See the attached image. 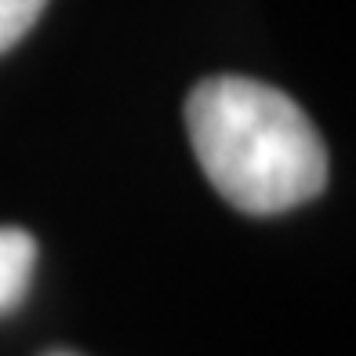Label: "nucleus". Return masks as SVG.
Listing matches in <instances>:
<instances>
[{
	"mask_svg": "<svg viewBox=\"0 0 356 356\" xmlns=\"http://www.w3.org/2000/svg\"><path fill=\"white\" fill-rule=\"evenodd\" d=\"M37 269V240L19 225L0 229V316L26 298Z\"/></svg>",
	"mask_w": 356,
	"mask_h": 356,
	"instance_id": "2",
	"label": "nucleus"
},
{
	"mask_svg": "<svg viewBox=\"0 0 356 356\" xmlns=\"http://www.w3.org/2000/svg\"><path fill=\"white\" fill-rule=\"evenodd\" d=\"M44 4L47 0H0V55L33 29Z\"/></svg>",
	"mask_w": 356,
	"mask_h": 356,
	"instance_id": "3",
	"label": "nucleus"
},
{
	"mask_svg": "<svg viewBox=\"0 0 356 356\" xmlns=\"http://www.w3.org/2000/svg\"><path fill=\"white\" fill-rule=\"evenodd\" d=\"M58 356H62V353H58Z\"/></svg>",
	"mask_w": 356,
	"mask_h": 356,
	"instance_id": "4",
	"label": "nucleus"
},
{
	"mask_svg": "<svg viewBox=\"0 0 356 356\" xmlns=\"http://www.w3.org/2000/svg\"><path fill=\"white\" fill-rule=\"evenodd\" d=\"M197 164L244 215H284L327 186V145L291 95L251 76H207L186 99Z\"/></svg>",
	"mask_w": 356,
	"mask_h": 356,
	"instance_id": "1",
	"label": "nucleus"
}]
</instances>
